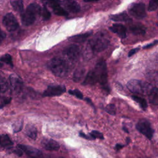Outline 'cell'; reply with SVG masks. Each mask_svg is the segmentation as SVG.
<instances>
[{
	"instance_id": "cell-1",
	"label": "cell",
	"mask_w": 158,
	"mask_h": 158,
	"mask_svg": "<svg viewBox=\"0 0 158 158\" xmlns=\"http://www.w3.org/2000/svg\"><path fill=\"white\" fill-rule=\"evenodd\" d=\"M41 6L36 3L30 4L25 12H22L21 20L23 25H30L34 23L36 17L41 13Z\"/></svg>"
},
{
	"instance_id": "cell-2",
	"label": "cell",
	"mask_w": 158,
	"mask_h": 158,
	"mask_svg": "<svg viewBox=\"0 0 158 158\" xmlns=\"http://www.w3.org/2000/svg\"><path fill=\"white\" fill-rule=\"evenodd\" d=\"M48 66L51 72L59 77H64L68 75L69 69L66 62L60 59L55 57L52 59L48 64Z\"/></svg>"
},
{
	"instance_id": "cell-3",
	"label": "cell",
	"mask_w": 158,
	"mask_h": 158,
	"mask_svg": "<svg viewBox=\"0 0 158 158\" xmlns=\"http://www.w3.org/2000/svg\"><path fill=\"white\" fill-rule=\"evenodd\" d=\"M94 72L95 73L97 81L107 92L109 91V88L107 83V70L105 61L99 60L96 65Z\"/></svg>"
},
{
	"instance_id": "cell-4",
	"label": "cell",
	"mask_w": 158,
	"mask_h": 158,
	"mask_svg": "<svg viewBox=\"0 0 158 158\" xmlns=\"http://www.w3.org/2000/svg\"><path fill=\"white\" fill-rule=\"evenodd\" d=\"M109 38L102 33H98L89 43V46L93 52H101L104 50L109 44Z\"/></svg>"
},
{
	"instance_id": "cell-5",
	"label": "cell",
	"mask_w": 158,
	"mask_h": 158,
	"mask_svg": "<svg viewBox=\"0 0 158 158\" xmlns=\"http://www.w3.org/2000/svg\"><path fill=\"white\" fill-rule=\"evenodd\" d=\"M127 86L131 92L139 94H148L152 89L151 84L135 79L130 80Z\"/></svg>"
},
{
	"instance_id": "cell-6",
	"label": "cell",
	"mask_w": 158,
	"mask_h": 158,
	"mask_svg": "<svg viewBox=\"0 0 158 158\" xmlns=\"http://www.w3.org/2000/svg\"><path fill=\"white\" fill-rule=\"evenodd\" d=\"M136 127L138 131L144 135L147 138H152L154 133V130L148 120L145 119L139 120L137 123Z\"/></svg>"
},
{
	"instance_id": "cell-7",
	"label": "cell",
	"mask_w": 158,
	"mask_h": 158,
	"mask_svg": "<svg viewBox=\"0 0 158 158\" xmlns=\"http://www.w3.org/2000/svg\"><path fill=\"white\" fill-rule=\"evenodd\" d=\"M129 12L136 19H142L146 15L145 5L143 3H134L129 7Z\"/></svg>"
},
{
	"instance_id": "cell-8",
	"label": "cell",
	"mask_w": 158,
	"mask_h": 158,
	"mask_svg": "<svg viewBox=\"0 0 158 158\" xmlns=\"http://www.w3.org/2000/svg\"><path fill=\"white\" fill-rule=\"evenodd\" d=\"M2 23L9 31H13L19 27V23L12 13L7 14L2 19Z\"/></svg>"
},
{
	"instance_id": "cell-9",
	"label": "cell",
	"mask_w": 158,
	"mask_h": 158,
	"mask_svg": "<svg viewBox=\"0 0 158 158\" xmlns=\"http://www.w3.org/2000/svg\"><path fill=\"white\" fill-rule=\"evenodd\" d=\"M66 91L65 87L62 85H56V86H49L44 91L43 95L45 97H51L57 96L62 94Z\"/></svg>"
},
{
	"instance_id": "cell-10",
	"label": "cell",
	"mask_w": 158,
	"mask_h": 158,
	"mask_svg": "<svg viewBox=\"0 0 158 158\" xmlns=\"http://www.w3.org/2000/svg\"><path fill=\"white\" fill-rule=\"evenodd\" d=\"M64 53L71 62H74L77 60L80 56V49L77 45L72 44L65 49Z\"/></svg>"
},
{
	"instance_id": "cell-11",
	"label": "cell",
	"mask_w": 158,
	"mask_h": 158,
	"mask_svg": "<svg viewBox=\"0 0 158 158\" xmlns=\"http://www.w3.org/2000/svg\"><path fill=\"white\" fill-rule=\"evenodd\" d=\"M19 148L31 158H38L42 154V152L39 149L28 145L20 144L19 145Z\"/></svg>"
},
{
	"instance_id": "cell-12",
	"label": "cell",
	"mask_w": 158,
	"mask_h": 158,
	"mask_svg": "<svg viewBox=\"0 0 158 158\" xmlns=\"http://www.w3.org/2000/svg\"><path fill=\"white\" fill-rule=\"evenodd\" d=\"M10 84L13 89L17 92L20 91L23 86V81L21 78L16 75H10L9 77Z\"/></svg>"
},
{
	"instance_id": "cell-13",
	"label": "cell",
	"mask_w": 158,
	"mask_h": 158,
	"mask_svg": "<svg viewBox=\"0 0 158 158\" xmlns=\"http://www.w3.org/2000/svg\"><path fill=\"white\" fill-rule=\"evenodd\" d=\"M41 144L44 149L48 151H57L59 149V144L54 139L44 138L41 141Z\"/></svg>"
},
{
	"instance_id": "cell-14",
	"label": "cell",
	"mask_w": 158,
	"mask_h": 158,
	"mask_svg": "<svg viewBox=\"0 0 158 158\" xmlns=\"http://www.w3.org/2000/svg\"><path fill=\"white\" fill-rule=\"evenodd\" d=\"M109 29L110 31H112L114 33H116L118 36H120L122 38H124L126 37L127 28L124 25L122 24H113L111 27H109Z\"/></svg>"
},
{
	"instance_id": "cell-15",
	"label": "cell",
	"mask_w": 158,
	"mask_h": 158,
	"mask_svg": "<svg viewBox=\"0 0 158 158\" xmlns=\"http://www.w3.org/2000/svg\"><path fill=\"white\" fill-rule=\"evenodd\" d=\"M130 30L133 34L136 35H144L146 32V28L140 23H133L130 26Z\"/></svg>"
},
{
	"instance_id": "cell-16",
	"label": "cell",
	"mask_w": 158,
	"mask_h": 158,
	"mask_svg": "<svg viewBox=\"0 0 158 158\" xmlns=\"http://www.w3.org/2000/svg\"><path fill=\"white\" fill-rule=\"evenodd\" d=\"M148 95L149 102L153 105L158 106V88H152Z\"/></svg>"
},
{
	"instance_id": "cell-17",
	"label": "cell",
	"mask_w": 158,
	"mask_h": 158,
	"mask_svg": "<svg viewBox=\"0 0 158 158\" xmlns=\"http://www.w3.org/2000/svg\"><path fill=\"white\" fill-rule=\"evenodd\" d=\"M13 145V142L6 134L0 135V146L5 148H10Z\"/></svg>"
},
{
	"instance_id": "cell-18",
	"label": "cell",
	"mask_w": 158,
	"mask_h": 158,
	"mask_svg": "<svg viewBox=\"0 0 158 158\" xmlns=\"http://www.w3.org/2000/svg\"><path fill=\"white\" fill-rule=\"evenodd\" d=\"M96 82H98L97 78H96L95 73H94V70H93L89 71L88 73V74H87L83 83V85H91L95 84Z\"/></svg>"
},
{
	"instance_id": "cell-19",
	"label": "cell",
	"mask_w": 158,
	"mask_h": 158,
	"mask_svg": "<svg viewBox=\"0 0 158 158\" xmlns=\"http://www.w3.org/2000/svg\"><path fill=\"white\" fill-rule=\"evenodd\" d=\"M110 19L115 22H128L131 20L128 15L125 12L118 14L112 15L110 16Z\"/></svg>"
},
{
	"instance_id": "cell-20",
	"label": "cell",
	"mask_w": 158,
	"mask_h": 158,
	"mask_svg": "<svg viewBox=\"0 0 158 158\" xmlns=\"http://www.w3.org/2000/svg\"><path fill=\"white\" fill-rule=\"evenodd\" d=\"M26 135L31 139H35L37 136V130L36 128L31 124H28L25 128Z\"/></svg>"
},
{
	"instance_id": "cell-21",
	"label": "cell",
	"mask_w": 158,
	"mask_h": 158,
	"mask_svg": "<svg viewBox=\"0 0 158 158\" xmlns=\"http://www.w3.org/2000/svg\"><path fill=\"white\" fill-rule=\"evenodd\" d=\"M146 78L151 85L158 86V71L149 73L146 76Z\"/></svg>"
},
{
	"instance_id": "cell-22",
	"label": "cell",
	"mask_w": 158,
	"mask_h": 158,
	"mask_svg": "<svg viewBox=\"0 0 158 158\" xmlns=\"http://www.w3.org/2000/svg\"><path fill=\"white\" fill-rule=\"evenodd\" d=\"M65 6L66 8L72 12H78L80 10L79 4L75 1H66Z\"/></svg>"
},
{
	"instance_id": "cell-23",
	"label": "cell",
	"mask_w": 158,
	"mask_h": 158,
	"mask_svg": "<svg viewBox=\"0 0 158 158\" xmlns=\"http://www.w3.org/2000/svg\"><path fill=\"white\" fill-rule=\"evenodd\" d=\"M11 6L14 9L19 12H23V0H10Z\"/></svg>"
},
{
	"instance_id": "cell-24",
	"label": "cell",
	"mask_w": 158,
	"mask_h": 158,
	"mask_svg": "<svg viewBox=\"0 0 158 158\" xmlns=\"http://www.w3.org/2000/svg\"><path fill=\"white\" fill-rule=\"evenodd\" d=\"M91 35V32H88V33H85L83 34H80L78 35H75L74 36H72L70 38V39L75 42H78V43H81L83 41H85L87 38H88L90 35Z\"/></svg>"
},
{
	"instance_id": "cell-25",
	"label": "cell",
	"mask_w": 158,
	"mask_h": 158,
	"mask_svg": "<svg viewBox=\"0 0 158 158\" xmlns=\"http://www.w3.org/2000/svg\"><path fill=\"white\" fill-rule=\"evenodd\" d=\"M131 98L135 102H136L137 103H138L139 104V106L141 107V108L145 110L147 108L148 104H147L146 101L144 98L138 96H135V95L132 96Z\"/></svg>"
},
{
	"instance_id": "cell-26",
	"label": "cell",
	"mask_w": 158,
	"mask_h": 158,
	"mask_svg": "<svg viewBox=\"0 0 158 158\" xmlns=\"http://www.w3.org/2000/svg\"><path fill=\"white\" fill-rule=\"evenodd\" d=\"M9 88V85L7 81L3 77L0 76V92H6Z\"/></svg>"
},
{
	"instance_id": "cell-27",
	"label": "cell",
	"mask_w": 158,
	"mask_h": 158,
	"mask_svg": "<svg viewBox=\"0 0 158 158\" xmlns=\"http://www.w3.org/2000/svg\"><path fill=\"white\" fill-rule=\"evenodd\" d=\"M52 9H53L54 14L57 15L64 16V15H67L68 14L67 12L64 8H62L60 6H58L53 8Z\"/></svg>"
},
{
	"instance_id": "cell-28",
	"label": "cell",
	"mask_w": 158,
	"mask_h": 158,
	"mask_svg": "<svg viewBox=\"0 0 158 158\" xmlns=\"http://www.w3.org/2000/svg\"><path fill=\"white\" fill-rule=\"evenodd\" d=\"M0 60L1 62H5L7 64L10 65V66H13V64H12V57L10 55L8 54H6L4 55H3L2 56H1L0 57Z\"/></svg>"
},
{
	"instance_id": "cell-29",
	"label": "cell",
	"mask_w": 158,
	"mask_h": 158,
	"mask_svg": "<svg viewBox=\"0 0 158 158\" xmlns=\"http://www.w3.org/2000/svg\"><path fill=\"white\" fill-rule=\"evenodd\" d=\"M105 110L108 114H109L110 115H115L116 108H115V105L113 104H109L107 105Z\"/></svg>"
},
{
	"instance_id": "cell-30",
	"label": "cell",
	"mask_w": 158,
	"mask_h": 158,
	"mask_svg": "<svg viewBox=\"0 0 158 158\" xmlns=\"http://www.w3.org/2000/svg\"><path fill=\"white\" fill-rule=\"evenodd\" d=\"M84 72L82 69H77L75 70L74 75H73V80L76 82H78L83 76Z\"/></svg>"
},
{
	"instance_id": "cell-31",
	"label": "cell",
	"mask_w": 158,
	"mask_h": 158,
	"mask_svg": "<svg viewBox=\"0 0 158 158\" xmlns=\"http://www.w3.org/2000/svg\"><path fill=\"white\" fill-rule=\"evenodd\" d=\"M158 7V0H150L149 6H148V10L153 11L155 10Z\"/></svg>"
},
{
	"instance_id": "cell-32",
	"label": "cell",
	"mask_w": 158,
	"mask_h": 158,
	"mask_svg": "<svg viewBox=\"0 0 158 158\" xmlns=\"http://www.w3.org/2000/svg\"><path fill=\"white\" fill-rule=\"evenodd\" d=\"M22 126H23V121H17L15 123H14L12 125L14 132L16 133V132L20 131L22 128Z\"/></svg>"
},
{
	"instance_id": "cell-33",
	"label": "cell",
	"mask_w": 158,
	"mask_h": 158,
	"mask_svg": "<svg viewBox=\"0 0 158 158\" xmlns=\"http://www.w3.org/2000/svg\"><path fill=\"white\" fill-rule=\"evenodd\" d=\"M89 135H91V136L93 138V139H96V138H99V139H104V136L103 135L98 131H96V130H93L92 131Z\"/></svg>"
},
{
	"instance_id": "cell-34",
	"label": "cell",
	"mask_w": 158,
	"mask_h": 158,
	"mask_svg": "<svg viewBox=\"0 0 158 158\" xmlns=\"http://www.w3.org/2000/svg\"><path fill=\"white\" fill-rule=\"evenodd\" d=\"M41 14H42V16H43V18L44 19V20H48L51 17V13L49 12V11L48 10V9L45 6L43 7V8L41 10Z\"/></svg>"
},
{
	"instance_id": "cell-35",
	"label": "cell",
	"mask_w": 158,
	"mask_h": 158,
	"mask_svg": "<svg viewBox=\"0 0 158 158\" xmlns=\"http://www.w3.org/2000/svg\"><path fill=\"white\" fill-rule=\"evenodd\" d=\"M69 93L72 94L75 96L78 99H83V94L78 90V89H73V90H69Z\"/></svg>"
},
{
	"instance_id": "cell-36",
	"label": "cell",
	"mask_w": 158,
	"mask_h": 158,
	"mask_svg": "<svg viewBox=\"0 0 158 158\" xmlns=\"http://www.w3.org/2000/svg\"><path fill=\"white\" fill-rule=\"evenodd\" d=\"M48 3L49 4V6L53 9L58 6H60V0H48Z\"/></svg>"
},
{
	"instance_id": "cell-37",
	"label": "cell",
	"mask_w": 158,
	"mask_h": 158,
	"mask_svg": "<svg viewBox=\"0 0 158 158\" xmlns=\"http://www.w3.org/2000/svg\"><path fill=\"white\" fill-rule=\"evenodd\" d=\"M157 44H158V40H156V41H153L152 43H150V44H148L146 45L145 46H144V47H143V48H144V49L149 48H151V47H152V46H154L157 45Z\"/></svg>"
},
{
	"instance_id": "cell-38",
	"label": "cell",
	"mask_w": 158,
	"mask_h": 158,
	"mask_svg": "<svg viewBox=\"0 0 158 158\" xmlns=\"http://www.w3.org/2000/svg\"><path fill=\"white\" fill-rule=\"evenodd\" d=\"M79 135H80V136L81 137L84 138H85V139H93V138L90 135H89V136L86 135L85 133H84L82 132V131H80V133H79Z\"/></svg>"
},
{
	"instance_id": "cell-39",
	"label": "cell",
	"mask_w": 158,
	"mask_h": 158,
	"mask_svg": "<svg viewBox=\"0 0 158 158\" xmlns=\"http://www.w3.org/2000/svg\"><path fill=\"white\" fill-rule=\"evenodd\" d=\"M139 50V48H134V49H132L130 51V52H128V57H131V56H133V54H135Z\"/></svg>"
},
{
	"instance_id": "cell-40",
	"label": "cell",
	"mask_w": 158,
	"mask_h": 158,
	"mask_svg": "<svg viewBox=\"0 0 158 158\" xmlns=\"http://www.w3.org/2000/svg\"><path fill=\"white\" fill-rule=\"evenodd\" d=\"M6 38V33L0 29V44Z\"/></svg>"
},
{
	"instance_id": "cell-41",
	"label": "cell",
	"mask_w": 158,
	"mask_h": 158,
	"mask_svg": "<svg viewBox=\"0 0 158 158\" xmlns=\"http://www.w3.org/2000/svg\"><path fill=\"white\" fill-rule=\"evenodd\" d=\"M123 147V145H122V144H116V146H115V149H116L117 150H120V149H122Z\"/></svg>"
},
{
	"instance_id": "cell-42",
	"label": "cell",
	"mask_w": 158,
	"mask_h": 158,
	"mask_svg": "<svg viewBox=\"0 0 158 158\" xmlns=\"http://www.w3.org/2000/svg\"><path fill=\"white\" fill-rule=\"evenodd\" d=\"M98 0H84L85 2H94V1H97Z\"/></svg>"
},
{
	"instance_id": "cell-43",
	"label": "cell",
	"mask_w": 158,
	"mask_h": 158,
	"mask_svg": "<svg viewBox=\"0 0 158 158\" xmlns=\"http://www.w3.org/2000/svg\"><path fill=\"white\" fill-rule=\"evenodd\" d=\"M123 130L125 131H126L127 133H128V130L126 129V128H125V127H123Z\"/></svg>"
},
{
	"instance_id": "cell-44",
	"label": "cell",
	"mask_w": 158,
	"mask_h": 158,
	"mask_svg": "<svg viewBox=\"0 0 158 158\" xmlns=\"http://www.w3.org/2000/svg\"><path fill=\"white\" fill-rule=\"evenodd\" d=\"M66 1H75V0H65Z\"/></svg>"
},
{
	"instance_id": "cell-45",
	"label": "cell",
	"mask_w": 158,
	"mask_h": 158,
	"mask_svg": "<svg viewBox=\"0 0 158 158\" xmlns=\"http://www.w3.org/2000/svg\"><path fill=\"white\" fill-rule=\"evenodd\" d=\"M2 67V64L0 62V68H1V67Z\"/></svg>"
},
{
	"instance_id": "cell-46",
	"label": "cell",
	"mask_w": 158,
	"mask_h": 158,
	"mask_svg": "<svg viewBox=\"0 0 158 158\" xmlns=\"http://www.w3.org/2000/svg\"><path fill=\"white\" fill-rule=\"evenodd\" d=\"M157 25H158V22H157Z\"/></svg>"
}]
</instances>
